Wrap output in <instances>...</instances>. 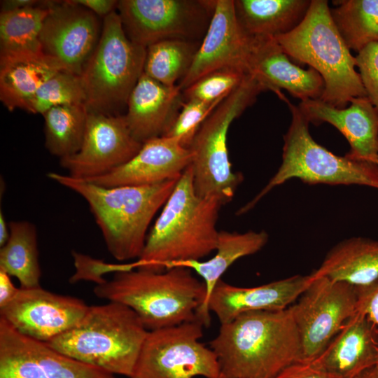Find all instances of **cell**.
Wrapping results in <instances>:
<instances>
[{"label": "cell", "mask_w": 378, "mask_h": 378, "mask_svg": "<svg viewBox=\"0 0 378 378\" xmlns=\"http://www.w3.org/2000/svg\"><path fill=\"white\" fill-rule=\"evenodd\" d=\"M93 292L132 309L148 331L200 320L206 300L204 282L190 269L178 266L118 272Z\"/></svg>", "instance_id": "4"}, {"label": "cell", "mask_w": 378, "mask_h": 378, "mask_svg": "<svg viewBox=\"0 0 378 378\" xmlns=\"http://www.w3.org/2000/svg\"><path fill=\"white\" fill-rule=\"evenodd\" d=\"M88 113L85 104H74L52 107L42 115L45 121V146L50 154L61 159L79 150Z\"/></svg>", "instance_id": "30"}, {"label": "cell", "mask_w": 378, "mask_h": 378, "mask_svg": "<svg viewBox=\"0 0 378 378\" xmlns=\"http://www.w3.org/2000/svg\"><path fill=\"white\" fill-rule=\"evenodd\" d=\"M44 1L36 0H4L1 1V12L34 6L42 4Z\"/></svg>", "instance_id": "42"}, {"label": "cell", "mask_w": 378, "mask_h": 378, "mask_svg": "<svg viewBox=\"0 0 378 378\" xmlns=\"http://www.w3.org/2000/svg\"><path fill=\"white\" fill-rule=\"evenodd\" d=\"M312 280L311 274H298L259 286L244 288L221 279L213 289L206 309L216 316L220 325L248 312L285 309L298 299Z\"/></svg>", "instance_id": "20"}, {"label": "cell", "mask_w": 378, "mask_h": 378, "mask_svg": "<svg viewBox=\"0 0 378 378\" xmlns=\"http://www.w3.org/2000/svg\"><path fill=\"white\" fill-rule=\"evenodd\" d=\"M10 236L0 249V270L15 276L20 288L41 286L36 226L27 220L8 223Z\"/></svg>", "instance_id": "27"}, {"label": "cell", "mask_w": 378, "mask_h": 378, "mask_svg": "<svg viewBox=\"0 0 378 378\" xmlns=\"http://www.w3.org/2000/svg\"><path fill=\"white\" fill-rule=\"evenodd\" d=\"M274 38L293 61L308 64L321 75L323 102L343 108L351 99L367 96L356 57L334 23L328 1L312 0L300 24Z\"/></svg>", "instance_id": "6"}, {"label": "cell", "mask_w": 378, "mask_h": 378, "mask_svg": "<svg viewBox=\"0 0 378 378\" xmlns=\"http://www.w3.org/2000/svg\"><path fill=\"white\" fill-rule=\"evenodd\" d=\"M142 144L132 136L124 115L88 111L80 148L59 163L70 176L89 179L125 164Z\"/></svg>", "instance_id": "13"}, {"label": "cell", "mask_w": 378, "mask_h": 378, "mask_svg": "<svg viewBox=\"0 0 378 378\" xmlns=\"http://www.w3.org/2000/svg\"><path fill=\"white\" fill-rule=\"evenodd\" d=\"M102 29L97 15L73 0L51 1L40 35L42 52L80 76Z\"/></svg>", "instance_id": "14"}, {"label": "cell", "mask_w": 378, "mask_h": 378, "mask_svg": "<svg viewBox=\"0 0 378 378\" xmlns=\"http://www.w3.org/2000/svg\"><path fill=\"white\" fill-rule=\"evenodd\" d=\"M356 288L357 312L365 314L378 328V279L368 286Z\"/></svg>", "instance_id": "38"}, {"label": "cell", "mask_w": 378, "mask_h": 378, "mask_svg": "<svg viewBox=\"0 0 378 378\" xmlns=\"http://www.w3.org/2000/svg\"><path fill=\"white\" fill-rule=\"evenodd\" d=\"M376 165H377V168H378V158H377V160Z\"/></svg>", "instance_id": "45"}, {"label": "cell", "mask_w": 378, "mask_h": 378, "mask_svg": "<svg viewBox=\"0 0 378 378\" xmlns=\"http://www.w3.org/2000/svg\"><path fill=\"white\" fill-rule=\"evenodd\" d=\"M266 91L252 74L227 96L202 123L188 148L195 192L200 197L216 196L224 204L231 201L241 182L240 173L233 172L227 149L231 123Z\"/></svg>", "instance_id": "8"}, {"label": "cell", "mask_w": 378, "mask_h": 378, "mask_svg": "<svg viewBox=\"0 0 378 378\" xmlns=\"http://www.w3.org/2000/svg\"><path fill=\"white\" fill-rule=\"evenodd\" d=\"M10 236L9 224L5 220L2 211H0V246H3Z\"/></svg>", "instance_id": "43"}, {"label": "cell", "mask_w": 378, "mask_h": 378, "mask_svg": "<svg viewBox=\"0 0 378 378\" xmlns=\"http://www.w3.org/2000/svg\"><path fill=\"white\" fill-rule=\"evenodd\" d=\"M312 0H235L238 22L249 36L276 38L296 28Z\"/></svg>", "instance_id": "26"}, {"label": "cell", "mask_w": 378, "mask_h": 378, "mask_svg": "<svg viewBox=\"0 0 378 378\" xmlns=\"http://www.w3.org/2000/svg\"><path fill=\"white\" fill-rule=\"evenodd\" d=\"M312 360L338 378H354L378 363V328L357 312Z\"/></svg>", "instance_id": "22"}, {"label": "cell", "mask_w": 378, "mask_h": 378, "mask_svg": "<svg viewBox=\"0 0 378 378\" xmlns=\"http://www.w3.org/2000/svg\"><path fill=\"white\" fill-rule=\"evenodd\" d=\"M275 378H338L328 372L313 360H301L295 363L283 371Z\"/></svg>", "instance_id": "39"}, {"label": "cell", "mask_w": 378, "mask_h": 378, "mask_svg": "<svg viewBox=\"0 0 378 378\" xmlns=\"http://www.w3.org/2000/svg\"><path fill=\"white\" fill-rule=\"evenodd\" d=\"M312 276L309 285L290 307L300 334L304 361L316 358L357 312L355 286L325 276Z\"/></svg>", "instance_id": "12"}, {"label": "cell", "mask_w": 378, "mask_h": 378, "mask_svg": "<svg viewBox=\"0 0 378 378\" xmlns=\"http://www.w3.org/2000/svg\"><path fill=\"white\" fill-rule=\"evenodd\" d=\"M200 45L196 41L167 39L146 48L144 73L167 86L176 85L188 71Z\"/></svg>", "instance_id": "31"}, {"label": "cell", "mask_w": 378, "mask_h": 378, "mask_svg": "<svg viewBox=\"0 0 378 378\" xmlns=\"http://www.w3.org/2000/svg\"><path fill=\"white\" fill-rule=\"evenodd\" d=\"M19 288L13 284L10 276L0 270V308L9 304L15 297Z\"/></svg>", "instance_id": "41"}, {"label": "cell", "mask_w": 378, "mask_h": 378, "mask_svg": "<svg viewBox=\"0 0 378 378\" xmlns=\"http://www.w3.org/2000/svg\"><path fill=\"white\" fill-rule=\"evenodd\" d=\"M250 74L281 99H287L286 90L301 102L320 99L324 90L321 75L309 67L304 69L293 63L276 39L267 36H251Z\"/></svg>", "instance_id": "17"}, {"label": "cell", "mask_w": 378, "mask_h": 378, "mask_svg": "<svg viewBox=\"0 0 378 378\" xmlns=\"http://www.w3.org/2000/svg\"><path fill=\"white\" fill-rule=\"evenodd\" d=\"M286 102L291 122L284 136L281 165L266 186L237 211V215L249 211L272 190L293 178L309 184L359 185L378 189L375 164L339 156L321 146L311 136L309 122L298 106L288 99Z\"/></svg>", "instance_id": "7"}, {"label": "cell", "mask_w": 378, "mask_h": 378, "mask_svg": "<svg viewBox=\"0 0 378 378\" xmlns=\"http://www.w3.org/2000/svg\"><path fill=\"white\" fill-rule=\"evenodd\" d=\"M0 378H45L29 338L0 317Z\"/></svg>", "instance_id": "32"}, {"label": "cell", "mask_w": 378, "mask_h": 378, "mask_svg": "<svg viewBox=\"0 0 378 378\" xmlns=\"http://www.w3.org/2000/svg\"><path fill=\"white\" fill-rule=\"evenodd\" d=\"M183 90L163 85L144 73L130 93L124 115L132 136L140 143L163 136L183 104Z\"/></svg>", "instance_id": "21"}, {"label": "cell", "mask_w": 378, "mask_h": 378, "mask_svg": "<svg viewBox=\"0 0 378 378\" xmlns=\"http://www.w3.org/2000/svg\"><path fill=\"white\" fill-rule=\"evenodd\" d=\"M51 1L0 13V55L43 52L40 35Z\"/></svg>", "instance_id": "28"}, {"label": "cell", "mask_w": 378, "mask_h": 378, "mask_svg": "<svg viewBox=\"0 0 378 378\" xmlns=\"http://www.w3.org/2000/svg\"><path fill=\"white\" fill-rule=\"evenodd\" d=\"M330 14L350 50L357 52L378 43V0L333 1Z\"/></svg>", "instance_id": "29"}, {"label": "cell", "mask_w": 378, "mask_h": 378, "mask_svg": "<svg viewBox=\"0 0 378 378\" xmlns=\"http://www.w3.org/2000/svg\"><path fill=\"white\" fill-rule=\"evenodd\" d=\"M199 320L148 331L130 378H220L214 351L200 342Z\"/></svg>", "instance_id": "10"}, {"label": "cell", "mask_w": 378, "mask_h": 378, "mask_svg": "<svg viewBox=\"0 0 378 378\" xmlns=\"http://www.w3.org/2000/svg\"><path fill=\"white\" fill-rule=\"evenodd\" d=\"M48 177L87 202L108 252L119 261L140 258L148 227L180 178L146 186L104 187L57 172Z\"/></svg>", "instance_id": "3"}, {"label": "cell", "mask_w": 378, "mask_h": 378, "mask_svg": "<svg viewBox=\"0 0 378 378\" xmlns=\"http://www.w3.org/2000/svg\"><path fill=\"white\" fill-rule=\"evenodd\" d=\"M356 60L367 97L378 112V43L359 51Z\"/></svg>", "instance_id": "37"}, {"label": "cell", "mask_w": 378, "mask_h": 378, "mask_svg": "<svg viewBox=\"0 0 378 378\" xmlns=\"http://www.w3.org/2000/svg\"><path fill=\"white\" fill-rule=\"evenodd\" d=\"M88 307L79 298L41 286L20 288L14 299L0 308V317L21 334L48 342L74 327Z\"/></svg>", "instance_id": "15"}, {"label": "cell", "mask_w": 378, "mask_h": 378, "mask_svg": "<svg viewBox=\"0 0 378 378\" xmlns=\"http://www.w3.org/2000/svg\"><path fill=\"white\" fill-rule=\"evenodd\" d=\"M65 70L43 52L0 55V100L10 111L17 108L29 113L39 88L57 72Z\"/></svg>", "instance_id": "23"}, {"label": "cell", "mask_w": 378, "mask_h": 378, "mask_svg": "<svg viewBox=\"0 0 378 378\" xmlns=\"http://www.w3.org/2000/svg\"><path fill=\"white\" fill-rule=\"evenodd\" d=\"M290 307L245 313L220 325L209 346L218 358L220 378H275L303 360Z\"/></svg>", "instance_id": "1"}, {"label": "cell", "mask_w": 378, "mask_h": 378, "mask_svg": "<svg viewBox=\"0 0 378 378\" xmlns=\"http://www.w3.org/2000/svg\"><path fill=\"white\" fill-rule=\"evenodd\" d=\"M216 0H120L117 13L127 37L147 48L167 39L204 37Z\"/></svg>", "instance_id": "11"}, {"label": "cell", "mask_w": 378, "mask_h": 378, "mask_svg": "<svg viewBox=\"0 0 378 378\" xmlns=\"http://www.w3.org/2000/svg\"><path fill=\"white\" fill-rule=\"evenodd\" d=\"M72 257L75 272L69 278L71 284L88 281L99 285L106 281L104 276L108 273L128 271L140 266L137 260L127 263H109L75 251H72Z\"/></svg>", "instance_id": "36"}, {"label": "cell", "mask_w": 378, "mask_h": 378, "mask_svg": "<svg viewBox=\"0 0 378 378\" xmlns=\"http://www.w3.org/2000/svg\"><path fill=\"white\" fill-rule=\"evenodd\" d=\"M268 240L269 235L264 230L219 231L216 253L210 259L178 262L167 267V269L176 266L189 268L202 279L206 288V300L200 320L204 327L211 323V314L206 309L208 300L222 276L237 260L260 251Z\"/></svg>", "instance_id": "24"}, {"label": "cell", "mask_w": 378, "mask_h": 378, "mask_svg": "<svg viewBox=\"0 0 378 378\" xmlns=\"http://www.w3.org/2000/svg\"><path fill=\"white\" fill-rule=\"evenodd\" d=\"M311 274L355 287L373 283L378 279V240L356 237L339 242Z\"/></svg>", "instance_id": "25"}, {"label": "cell", "mask_w": 378, "mask_h": 378, "mask_svg": "<svg viewBox=\"0 0 378 378\" xmlns=\"http://www.w3.org/2000/svg\"><path fill=\"white\" fill-rule=\"evenodd\" d=\"M88 8L97 16L106 17L117 8L118 1L114 0H73Z\"/></svg>", "instance_id": "40"}, {"label": "cell", "mask_w": 378, "mask_h": 378, "mask_svg": "<svg viewBox=\"0 0 378 378\" xmlns=\"http://www.w3.org/2000/svg\"><path fill=\"white\" fill-rule=\"evenodd\" d=\"M146 48L126 35L117 11L104 18L99 42L80 78L88 111L115 115L144 73Z\"/></svg>", "instance_id": "9"}, {"label": "cell", "mask_w": 378, "mask_h": 378, "mask_svg": "<svg viewBox=\"0 0 378 378\" xmlns=\"http://www.w3.org/2000/svg\"><path fill=\"white\" fill-rule=\"evenodd\" d=\"M85 102L80 76L61 70L39 88L31 102L29 113L43 115L52 107L85 104Z\"/></svg>", "instance_id": "33"}, {"label": "cell", "mask_w": 378, "mask_h": 378, "mask_svg": "<svg viewBox=\"0 0 378 378\" xmlns=\"http://www.w3.org/2000/svg\"><path fill=\"white\" fill-rule=\"evenodd\" d=\"M148 332L132 309L108 302L89 306L74 327L46 343L77 360L130 378Z\"/></svg>", "instance_id": "5"}, {"label": "cell", "mask_w": 378, "mask_h": 378, "mask_svg": "<svg viewBox=\"0 0 378 378\" xmlns=\"http://www.w3.org/2000/svg\"><path fill=\"white\" fill-rule=\"evenodd\" d=\"M222 101L206 103L196 99H187L172 125L163 136L175 138L184 147L188 148L202 123Z\"/></svg>", "instance_id": "35"}, {"label": "cell", "mask_w": 378, "mask_h": 378, "mask_svg": "<svg viewBox=\"0 0 378 378\" xmlns=\"http://www.w3.org/2000/svg\"><path fill=\"white\" fill-rule=\"evenodd\" d=\"M251 37L240 27L233 0H216L206 31L191 66L178 85L184 90L204 75L221 69L249 74Z\"/></svg>", "instance_id": "16"}, {"label": "cell", "mask_w": 378, "mask_h": 378, "mask_svg": "<svg viewBox=\"0 0 378 378\" xmlns=\"http://www.w3.org/2000/svg\"><path fill=\"white\" fill-rule=\"evenodd\" d=\"M191 161L190 149L178 139L160 136L143 143L125 164L104 175L84 180L104 187L152 185L179 178Z\"/></svg>", "instance_id": "19"}, {"label": "cell", "mask_w": 378, "mask_h": 378, "mask_svg": "<svg viewBox=\"0 0 378 378\" xmlns=\"http://www.w3.org/2000/svg\"><path fill=\"white\" fill-rule=\"evenodd\" d=\"M343 108L318 99L300 102L298 107L310 123L328 122L347 140V158L372 164L378 158V112L367 96L354 97Z\"/></svg>", "instance_id": "18"}, {"label": "cell", "mask_w": 378, "mask_h": 378, "mask_svg": "<svg viewBox=\"0 0 378 378\" xmlns=\"http://www.w3.org/2000/svg\"><path fill=\"white\" fill-rule=\"evenodd\" d=\"M354 378H378V363L366 369Z\"/></svg>", "instance_id": "44"}, {"label": "cell", "mask_w": 378, "mask_h": 378, "mask_svg": "<svg viewBox=\"0 0 378 378\" xmlns=\"http://www.w3.org/2000/svg\"><path fill=\"white\" fill-rule=\"evenodd\" d=\"M246 75L232 69L214 71L183 90V96L187 99L206 103L222 101L241 83Z\"/></svg>", "instance_id": "34"}, {"label": "cell", "mask_w": 378, "mask_h": 378, "mask_svg": "<svg viewBox=\"0 0 378 378\" xmlns=\"http://www.w3.org/2000/svg\"><path fill=\"white\" fill-rule=\"evenodd\" d=\"M223 205L216 196L196 194L190 164L148 234L137 259L138 269L160 272L172 263L201 260L215 251L219 234L216 224Z\"/></svg>", "instance_id": "2"}]
</instances>
